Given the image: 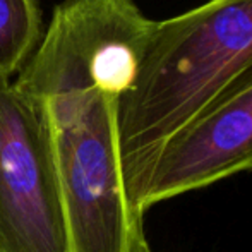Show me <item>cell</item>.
<instances>
[{
	"instance_id": "8992f818",
	"label": "cell",
	"mask_w": 252,
	"mask_h": 252,
	"mask_svg": "<svg viewBox=\"0 0 252 252\" xmlns=\"http://www.w3.org/2000/svg\"><path fill=\"white\" fill-rule=\"evenodd\" d=\"M40 38L38 0H0V77L19 72Z\"/></svg>"
},
{
	"instance_id": "5b68a950",
	"label": "cell",
	"mask_w": 252,
	"mask_h": 252,
	"mask_svg": "<svg viewBox=\"0 0 252 252\" xmlns=\"http://www.w3.org/2000/svg\"><path fill=\"white\" fill-rule=\"evenodd\" d=\"M240 172H252V84L166 141L129 199L130 216L143 228L151 206Z\"/></svg>"
},
{
	"instance_id": "7a4b0ae2",
	"label": "cell",
	"mask_w": 252,
	"mask_h": 252,
	"mask_svg": "<svg viewBox=\"0 0 252 252\" xmlns=\"http://www.w3.org/2000/svg\"><path fill=\"white\" fill-rule=\"evenodd\" d=\"M115 101L94 91L38 105L50 127L69 252H146L124 192Z\"/></svg>"
},
{
	"instance_id": "6da1fadb",
	"label": "cell",
	"mask_w": 252,
	"mask_h": 252,
	"mask_svg": "<svg viewBox=\"0 0 252 252\" xmlns=\"http://www.w3.org/2000/svg\"><path fill=\"white\" fill-rule=\"evenodd\" d=\"M252 84V0H208L156 21L132 86L115 101L126 201L168 139Z\"/></svg>"
},
{
	"instance_id": "3957f363",
	"label": "cell",
	"mask_w": 252,
	"mask_h": 252,
	"mask_svg": "<svg viewBox=\"0 0 252 252\" xmlns=\"http://www.w3.org/2000/svg\"><path fill=\"white\" fill-rule=\"evenodd\" d=\"M156 21L134 0H63L14 86L34 105L132 86Z\"/></svg>"
},
{
	"instance_id": "277c9868",
	"label": "cell",
	"mask_w": 252,
	"mask_h": 252,
	"mask_svg": "<svg viewBox=\"0 0 252 252\" xmlns=\"http://www.w3.org/2000/svg\"><path fill=\"white\" fill-rule=\"evenodd\" d=\"M0 252H69L50 127L0 77Z\"/></svg>"
}]
</instances>
